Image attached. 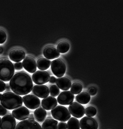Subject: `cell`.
I'll return each instance as SVG.
<instances>
[{"label":"cell","instance_id":"6da1fadb","mask_svg":"<svg viewBox=\"0 0 123 129\" xmlns=\"http://www.w3.org/2000/svg\"><path fill=\"white\" fill-rule=\"evenodd\" d=\"M12 91L19 95L28 94L33 88L32 79L29 74L24 72H19L15 74L9 83Z\"/></svg>","mask_w":123,"mask_h":129},{"label":"cell","instance_id":"7a4b0ae2","mask_svg":"<svg viewBox=\"0 0 123 129\" xmlns=\"http://www.w3.org/2000/svg\"><path fill=\"white\" fill-rule=\"evenodd\" d=\"M2 105L8 110H13L21 107L23 105L22 98L12 92L4 93L1 100Z\"/></svg>","mask_w":123,"mask_h":129},{"label":"cell","instance_id":"3957f363","mask_svg":"<svg viewBox=\"0 0 123 129\" xmlns=\"http://www.w3.org/2000/svg\"><path fill=\"white\" fill-rule=\"evenodd\" d=\"M15 72L13 62L6 59H0V80L9 82L14 76Z\"/></svg>","mask_w":123,"mask_h":129},{"label":"cell","instance_id":"277c9868","mask_svg":"<svg viewBox=\"0 0 123 129\" xmlns=\"http://www.w3.org/2000/svg\"><path fill=\"white\" fill-rule=\"evenodd\" d=\"M51 113L53 117L60 121L65 122L70 118L71 115L66 107L62 106H58L52 109Z\"/></svg>","mask_w":123,"mask_h":129},{"label":"cell","instance_id":"5b68a950","mask_svg":"<svg viewBox=\"0 0 123 129\" xmlns=\"http://www.w3.org/2000/svg\"><path fill=\"white\" fill-rule=\"evenodd\" d=\"M51 68L53 73L57 77L60 78L64 76L66 72V64L59 59H55L52 61Z\"/></svg>","mask_w":123,"mask_h":129},{"label":"cell","instance_id":"8992f818","mask_svg":"<svg viewBox=\"0 0 123 129\" xmlns=\"http://www.w3.org/2000/svg\"><path fill=\"white\" fill-rule=\"evenodd\" d=\"M22 100L25 105L30 109H36L40 105V99L34 95L29 94L25 95L23 97Z\"/></svg>","mask_w":123,"mask_h":129},{"label":"cell","instance_id":"52a82bcc","mask_svg":"<svg viewBox=\"0 0 123 129\" xmlns=\"http://www.w3.org/2000/svg\"><path fill=\"white\" fill-rule=\"evenodd\" d=\"M50 76L47 72L43 71H38L32 75L33 81L37 85H42L49 81Z\"/></svg>","mask_w":123,"mask_h":129},{"label":"cell","instance_id":"ba28073f","mask_svg":"<svg viewBox=\"0 0 123 129\" xmlns=\"http://www.w3.org/2000/svg\"><path fill=\"white\" fill-rule=\"evenodd\" d=\"M16 121L15 117L11 114L6 115L0 122V129H15Z\"/></svg>","mask_w":123,"mask_h":129},{"label":"cell","instance_id":"9c48e42d","mask_svg":"<svg viewBox=\"0 0 123 129\" xmlns=\"http://www.w3.org/2000/svg\"><path fill=\"white\" fill-rule=\"evenodd\" d=\"M68 108L70 114L74 117L79 118L84 115L85 110L84 107L78 102H74L72 103Z\"/></svg>","mask_w":123,"mask_h":129},{"label":"cell","instance_id":"30bf717a","mask_svg":"<svg viewBox=\"0 0 123 129\" xmlns=\"http://www.w3.org/2000/svg\"><path fill=\"white\" fill-rule=\"evenodd\" d=\"M74 99V94L70 91H63L61 92L57 98V101L60 104L68 105L73 102Z\"/></svg>","mask_w":123,"mask_h":129},{"label":"cell","instance_id":"8fae6325","mask_svg":"<svg viewBox=\"0 0 123 129\" xmlns=\"http://www.w3.org/2000/svg\"><path fill=\"white\" fill-rule=\"evenodd\" d=\"M80 125L81 129H97V121L91 117L85 116L80 121Z\"/></svg>","mask_w":123,"mask_h":129},{"label":"cell","instance_id":"7c38bea8","mask_svg":"<svg viewBox=\"0 0 123 129\" xmlns=\"http://www.w3.org/2000/svg\"><path fill=\"white\" fill-rule=\"evenodd\" d=\"M15 129H42V128L37 121L28 119L19 122Z\"/></svg>","mask_w":123,"mask_h":129},{"label":"cell","instance_id":"4fadbf2b","mask_svg":"<svg viewBox=\"0 0 123 129\" xmlns=\"http://www.w3.org/2000/svg\"><path fill=\"white\" fill-rule=\"evenodd\" d=\"M12 113L13 116L17 120H23L28 118L30 112L27 108L21 106L14 109Z\"/></svg>","mask_w":123,"mask_h":129},{"label":"cell","instance_id":"5bb4252c","mask_svg":"<svg viewBox=\"0 0 123 129\" xmlns=\"http://www.w3.org/2000/svg\"><path fill=\"white\" fill-rule=\"evenodd\" d=\"M32 93L37 97L44 99L49 96V90L45 85H36L32 89Z\"/></svg>","mask_w":123,"mask_h":129},{"label":"cell","instance_id":"9a60e30c","mask_svg":"<svg viewBox=\"0 0 123 129\" xmlns=\"http://www.w3.org/2000/svg\"><path fill=\"white\" fill-rule=\"evenodd\" d=\"M22 64L24 69L31 73H33L37 70L36 61L31 57H25L22 62Z\"/></svg>","mask_w":123,"mask_h":129},{"label":"cell","instance_id":"2e32d148","mask_svg":"<svg viewBox=\"0 0 123 129\" xmlns=\"http://www.w3.org/2000/svg\"><path fill=\"white\" fill-rule=\"evenodd\" d=\"M56 99L52 96L44 98L42 101V106L44 109L47 111L52 110L57 105Z\"/></svg>","mask_w":123,"mask_h":129},{"label":"cell","instance_id":"e0dca14e","mask_svg":"<svg viewBox=\"0 0 123 129\" xmlns=\"http://www.w3.org/2000/svg\"><path fill=\"white\" fill-rule=\"evenodd\" d=\"M26 56V53L23 50L15 49L12 50L9 54L10 59L14 62H19L24 59Z\"/></svg>","mask_w":123,"mask_h":129},{"label":"cell","instance_id":"ac0fdd59","mask_svg":"<svg viewBox=\"0 0 123 129\" xmlns=\"http://www.w3.org/2000/svg\"><path fill=\"white\" fill-rule=\"evenodd\" d=\"M44 56L49 59H53L58 58L60 54L55 48L52 47H47L44 48L43 50Z\"/></svg>","mask_w":123,"mask_h":129},{"label":"cell","instance_id":"d6986e66","mask_svg":"<svg viewBox=\"0 0 123 129\" xmlns=\"http://www.w3.org/2000/svg\"><path fill=\"white\" fill-rule=\"evenodd\" d=\"M56 83L59 88L64 91L68 90L71 86L70 80L65 77L58 78Z\"/></svg>","mask_w":123,"mask_h":129},{"label":"cell","instance_id":"ffe728a7","mask_svg":"<svg viewBox=\"0 0 123 129\" xmlns=\"http://www.w3.org/2000/svg\"><path fill=\"white\" fill-rule=\"evenodd\" d=\"M34 116L36 121L41 123L43 122L46 118L47 112L43 108L40 107L34 111Z\"/></svg>","mask_w":123,"mask_h":129},{"label":"cell","instance_id":"44dd1931","mask_svg":"<svg viewBox=\"0 0 123 129\" xmlns=\"http://www.w3.org/2000/svg\"><path fill=\"white\" fill-rule=\"evenodd\" d=\"M76 101L82 104H87L91 100L90 95L88 92L83 91L76 96Z\"/></svg>","mask_w":123,"mask_h":129},{"label":"cell","instance_id":"7402d4cb","mask_svg":"<svg viewBox=\"0 0 123 129\" xmlns=\"http://www.w3.org/2000/svg\"><path fill=\"white\" fill-rule=\"evenodd\" d=\"M58 121L52 118L47 119L42 125V129H57Z\"/></svg>","mask_w":123,"mask_h":129},{"label":"cell","instance_id":"603a6c76","mask_svg":"<svg viewBox=\"0 0 123 129\" xmlns=\"http://www.w3.org/2000/svg\"><path fill=\"white\" fill-rule=\"evenodd\" d=\"M51 63V60L45 58H39L37 61V66L39 70H46L50 66Z\"/></svg>","mask_w":123,"mask_h":129},{"label":"cell","instance_id":"cb8c5ba5","mask_svg":"<svg viewBox=\"0 0 123 129\" xmlns=\"http://www.w3.org/2000/svg\"><path fill=\"white\" fill-rule=\"evenodd\" d=\"M67 129H80L79 120L74 117H71L69 119L67 124Z\"/></svg>","mask_w":123,"mask_h":129},{"label":"cell","instance_id":"d4e9b609","mask_svg":"<svg viewBox=\"0 0 123 129\" xmlns=\"http://www.w3.org/2000/svg\"><path fill=\"white\" fill-rule=\"evenodd\" d=\"M70 49V45L68 43L63 41L59 43L57 46V50L61 53H65L67 52Z\"/></svg>","mask_w":123,"mask_h":129},{"label":"cell","instance_id":"484cf974","mask_svg":"<svg viewBox=\"0 0 123 129\" xmlns=\"http://www.w3.org/2000/svg\"><path fill=\"white\" fill-rule=\"evenodd\" d=\"M71 86L70 91L73 94L75 95L79 94L82 90V86L80 83L78 82L73 83Z\"/></svg>","mask_w":123,"mask_h":129},{"label":"cell","instance_id":"4316f807","mask_svg":"<svg viewBox=\"0 0 123 129\" xmlns=\"http://www.w3.org/2000/svg\"><path fill=\"white\" fill-rule=\"evenodd\" d=\"M96 113V109L93 106H90L87 107L85 110V114L88 116H94Z\"/></svg>","mask_w":123,"mask_h":129},{"label":"cell","instance_id":"83f0119b","mask_svg":"<svg viewBox=\"0 0 123 129\" xmlns=\"http://www.w3.org/2000/svg\"><path fill=\"white\" fill-rule=\"evenodd\" d=\"M49 92L51 96L53 97H56L58 96L60 91L59 88L56 85H53L50 88Z\"/></svg>","mask_w":123,"mask_h":129},{"label":"cell","instance_id":"f1b7e54d","mask_svg":"<svg viewBox=\"0 0 123 129\" xmlns=\"http://www.w3.org/2000/svg\"><path fill=\"white\" fill-rule=\"evenodd\" d=\"M7 35L5 32L0 29V44H3L6 41Z\"/></svg>","mask_w":123,"mask_h":129},{"label":"cell","instance_id":"f546056e","mask_svg":"<svg viewBox=\"0 0 123 129\" xmlns=\"http://www.w3.org/2000/svg\"><path fill=\"white\" fill-rule=\"evenodd\" d=\"M7 113L6 108H5L1 105L0 104V116H3L5 115Z\"/></svg>","mask_w":123,"mask_h":129},{"label":"cell","instance_id":"4dcf8cb0","mask_svg":"<svg viewBox=\"0 0 123 129\" xmlns=\"http://www.w3.org/2000/svg\"><path fill=\"white\" fill-rule=\"evenodd\" d=\"M15 69L17 71H20L23 69V66L22 62H18L15 63Z\"/></svg>","mask_w":123,"mask_h":129},{"label":"cell","instance_id":"1f68e13d","mask_svg":"<svg viewBox=\"0 0 123 129\" xmlns=\"http://www.w3.org/2000/svg\"><path fill=\"white\" fill-rule=\"evenodd\" d=\"M57 129H67V124L66 122H59Z\"/></svg>","mask_w":123,"mask_h":129},{"label":"cell","instance_id":"d6a6232c","mask_svg":"<svg viewBox=\"0 0 123 129\" xmlns=\"http://www.w3.org/2000/svg\"><path fill=\"white\" fill-rule=\"evenodd\" d=\"M6 85L3 81L0 80V92L4 91L6 89Z\"/></svg>","mask_w":123,"mask_h":129},{"label":"cell","instance_id":"836d02e7","mask_svg":"<svg viewBox=\"0 0 123 129\" xmlns=\"http://www.w3.org/2000/svg\"><path fill=\"white\" fill-rule=\"evenodd\" d=\"M89 93L92 96H94L97 93V90L94 88H92L89 90Z\"/></svg>","mask_w":123,"mask_h":129},{"label":"cell","instance_id":"e575fe53","mask_svg":"<svg viewBox=\"0 0 123 129\" xmlns=\"http://www.w3.org/2000/svg\"><path fill=\"white\" fill-rule=\"evenodd\" d=\"M56 78L54 76H51L50 77V79H49V83H51V84H54V83H56Z\"/></svg>","mask_w":123,"mask_h":129},{"label":"cell","instance_id":"d590c367","mask_svg":"<svg viewBox=\"0 0 123 129\" xmlns=\"http://www.w3.org/2000/svg\"><path fill=\"white\" fill-rule=\"evenodd\" d=\"M29 119H31V120H34L35 117H34V115L33 113L31 114L28 117Z\"/></svg>","mask_w":123,"mask_h":129},{"label":"cell","instance_id":"8d00e7d4","mask_svg":"<svg viewBox=\"0 0 123 129\" xmlns=\"http://www.w3.org/2000/svg\"><path fill=\"white\" fill-rule=\"evenodd\" d=\"M6 90L7 91H10L11 90V87L10 85L8 84H7L6 85Z\"/></svg>","mask_w":123,"mask_h":129},{"label":"cell","instance_id":"74e56055","mask_svg":"<svg viewBox=\"0 0 123 129\" xmlns=\"http://www.w3.org/2000/svg\"><path fill=\"white\" fill-rule=\"evenodd\" d=\"M4 51L3 48L2 47L0 46V54H2Z\"/></svg>","mask_w":123,"mask_h":129},{"label":"cell","instance_id":"f35d334b","mask_svg":"<svg viewBox=\"0 0 123 129\" xmlns=\"http://www.w3.org/2000/svg\"><path fill=\"white\" fill-rule=\"evenodd\" d=\"M2 95V93H0V101H1V99Z\"/></svg>","mask_w":123,"mask_h":129},{"label":"cell","instance_id":"ab89813d","mask_svg":"<svg viewBox=\"0 0 123 129\" xmlns=\"http://www.w3.org/2000/svg\"><path fill=\"white\" fill-rule=\"evenodd\" d=\"M1 117H0V122H1Z\"/></svg>","mask_w":123,"mask_h":129}]
</instances>
